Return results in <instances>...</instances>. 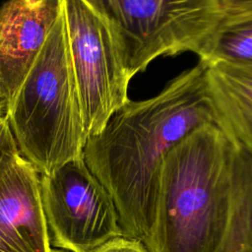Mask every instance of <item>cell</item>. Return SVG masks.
Segmentation results:
<instances>
[{
  "instance_id": "obj_1",
  "label": "cell",
  "mask_w": 252,
  "mask_h": 252,
  "mask_svg": "<svg viewBox=\"0 0 252 252\" xmlns=\"http://www.w3.org/2000/svg\"><path fill=\"white\" fill-rule=\"evenodd\" d=\"M199 62L156 96L128 100L102 130L88 138L84 160L112 197L127 238L144 241L152 228L167 154L215 118Z\"/></svg>"
},
{
  "instance_id": "obj_2",
  "label": "cell",
  "mask_w": 252,
  "mask_h": 252,
  "mask_svg": "<svg viewBox=\"0 0 252 252\" xmlns=\"http://www.w3.org/2000/svg\"><path fill=\"white\" fill-rule=\"evenodd\" d=\"M237 146L216 123L200 126L165 157L149 252H216L231 215Z\"/></svg>"
},
{
  "instance_id": "obj_3",
  "label": "cell",
  "mask_w": 252,
  "mask_h": 252,
  "mask_svg": "<svg viewBox=\"0 0 252 252\" xmlns=\"http://www.w3.org/2000/svg\"><path fill=\"white\" fill-rule=\"evenodd\" d=\"M20 154L40 175L84 158L88 141L69 50L65 11L6 107Z\"/></svg>"
},
{
  "instance_id": "obj_4",
  "label": "cell",
  "mask_w": 252,
  "mask_h": 252,
  "mask_svg": "<svg viewBox=\"0 0 252 252\" xmlns=\"http://www.w3.org/2000/svg\"><path fill=\"white\" fill-rule=\"evenodd\" d=\"M84 1L108 25L130 79L159 56H199L222 21L218 0Z\"/></svg>"
},
{
  "instance_id": "obj_5",
  "label": "cell",
  "mask_w": 252,
  "mask_h": 252,
  "mask_svg": "<svg viewBox=\"0 0 252 252\" xmlns=\"http://www.w3.org/2000/svg\"><path fill=\"white\" fill-rule=\"evenodd\" d=\"M40 195L54 249L96 252L124 236L112 197L84 158L40 175Z\"/></svg>"
},
{
  "instance_id": "obj_6",
  "label": "cell",
  "mask_w": 252,
  "mask_h": 252,
  "mask_svg": "<svg viewBox=\"0 0 252 252\" xmlns=\"http://www.w3.org/2000/svg\"><path fill=\"white\" fill-rule=\"evenodd\" d=\"M72 66L88 137L128 100V76L105 21L84 0H63Z\"/></svg>"
},
{
  "instance_id": "obj_7",
  "label": "cell",
  "mask_w": 252,
  "mask_h": 252,
  "mask_svg": "<svg viewBox=\"0 0 252 252\" xmlns=\"http://www.w3.org/2000/svg\"><path fill=\"white\" fill-rule=\"evenodd\" d=\"M40 174L19 152L0 160V252H51Z\"/></svg>"
},
{
  "instance_id": "obj_8",
  "label": "cell",
  "mask_w": 252,
  "mask_h": 252,
  "mask_svg": "<svg viewBox=\"0 0 252 252\" xmlns=\"http://www.w3.org/2000/svg\"><path fill=\"white\" fill-rule=\"evenodd\" d=\"M62 0H9L0 8V96L6 107L56 23Z\"/></svg>"
},
{
  "instance_id": "obj_9",
  "label": "cell",
  "mask_w": 252,
  "mask_h": 252,
  "mask_svg": "<svg viewBox=\"0 0 252 252\" xmlns=\"http://www.w3.org/2000/svg\"><path fill=\"white\" fill-rule=\"evenodd\" d=\"M215 123L236 145L252 150V65H205Z\"/></svg>"
},
{
  "instance_id": "obj_10",
  "label": "cell",
  "mask_w": 252,
  "mask_h": 252,
  "mask_svg": "<svg viewBox=\"0 0 252 252\" xmlns=\"http://www.w3.org/2000/svg\"><path fill=\"white\" fill-rule=\"evenodd\" d=\"M216 252H252V150L237 146L230 219Z\"/></svg>"
},
{
  "instance_id": "obj_11",
  "label": "cell",
  "mask_w": 252,
  "mask_h": 252,
  "mask_svg": "<svg viewBox=\"0 0 252 252\" xmlns=\"http://www.w3.org/2000/svg\"><path fill=\"white\" fill-rule=\"evenodd\" d=\"M204 65H252V14L223 19L199 55Z\"/></svg>"
},
{
  "instance_id": "obj_12",
  "label": "cell",
  "mask_w": 252,
  "mask_h": 252,
  "mask_svg": "<svg viewBox=\"0 0 252 252\" xmlns=\"http://www.w3.org/2000/svg\"><path fill=\"white\" fill-rule=\"evenodd\" d=\"M17 150H19L18 145L12 133L5 108L0 111V160L5 155Z\"/></svg>"
},
{
  "instance_id": "obj_13",
  "label": "cell",
  "mask_w": 252,
  "mask_h": 252,
  "mask_svg": "<svg viewBox=\"0 0 252 252\" xmlns=\"http://www.w3.org/2000/svg\"><path fill=\"white\" fill-rule=\"evenodd\" d=\"M223 19L252 14V0H218Z\"/></svg>"
},
{
  "instance_id": "obj_14",
  "label": "cell",
  "mask_w": 252,
  "mask_h": 252,
  "mask_svg": "<svg viewBox=\"0 0 252 252\" xmlns=\"http://www.w3.org/2000/svg\"><path fill=\"white\" fill-rule=\"evenodd\" d=\"M96 252H149L144 243L140 240L127 238L125 236L116 238Z\"/></svg>"
},
{
  "instance_id": "obj_15",
  "label": "cell",
  "mask_w": 252,
  "mask_h": 252,
  "mask_svg": "<svg viewBox=\"0 0 252 252\" xmlns=\"http://www.w3.org/2000/svg\"><path fill=\"white\" fill-rule=\"evenodd\" d=\"M6 108V105H5V102L3 101V99H2V97L0 96V111L1 110H3V109H5Z\"/></svg>"
},
{
  "instance_id": "obj_16",
  "label": "cell",
  "mask_w": 252,
  "mask_h": 252,
  "mask_svg": "<svg viewBox=\"0 0 252 252\" xmlns=\"http://www.w3.org/2000/svg\"><path fill=\"white\" fill-rule=\"evenodd\" d=\"M51 252H66V251H63V250H59V249H54V248H52Z\"/></svg>"
}]
</instances>
